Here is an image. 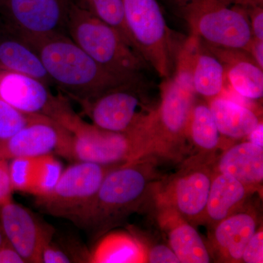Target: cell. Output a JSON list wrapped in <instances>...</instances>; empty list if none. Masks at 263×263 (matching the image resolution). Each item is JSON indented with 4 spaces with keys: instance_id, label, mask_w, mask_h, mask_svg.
I'll return each mask as SVG.
<instances>
[{
    "instance_id": "1",
    "label": "cell",
    "mask_w": 263,
    "mask_h": 263,
    "mask_svg": "<svg viewBox=\"0 0 263 263\" xmlns=\"http://www.w3.org/2000/svg\"><path fill=\"white\" fill-rule=\"evenodd\" d=\"M157 158L147 156L116 166L105 176L98 193L76 221L100 238L154 200L161 180Z\"/></svg>"
},
{
    "instance_id": "2",
    "label": "cell",
    "mask_w": 263,
    "mask_h": 263,
    "mask_svg": "<svg viewBox=\"0 0 263 263\" xmlns=\"http://www.w3.org/2000/svg\"><path fill=\"white\" fill-rule=\"evenodd\" d=\"M200 41L191 35L180 48L176 70L161 86L160 103L147 127L154 157L179 162L189 152L187 128L196 92L193 67Z\"/></svg>"
},
{
    "instance_id": "3",
    "label": "cell",
    "mask_w": 263,
    "mask_h": 263,
    "mask_svg": "<svg viewBox=\"0 0 263 263\" xmlns=\"http://www.w3.org/2000/svg\"><path fill=\"white\" fill-rule=\"evenodd\" d=\"M16 37L36 52L52 84L77 103L123 85L140 83L107 70L63 33Z\"/></svg>"
},
{
    "instance_id": "4",
    "label": "cell",
    "mask_w": 263,
    "mask_h": 263,
    "mask_svg": "<svg viewBox=\"0 0 263 263\" xmlns=\"http://www.w3.org/2000/svg\"><path fill=\"white\" fill-rule=\"evenodd\" d=\"M66 30L89 57L118 76L140 80L141 70L148 65L117 29L72 2Z\"/></svg>"
},
{
    "instance_id": "5",
    "label": "cell",
    "mask_w": 263,
    "mask_h": 263,
    "mask_svg": "<svg viewBox=\"0 0 263 263\" xmlns=\"http://www.w3.org/2000/svg\"><path fill=\"white\" fill-rule=\"evenodd\" d=\"M183 13L191 34L221 49L248 51L252 29L243 10L226 0H186Z\"/></svg>"
},
{
    "instance_id": "6",
    "label": "cell",
    "mask_w": 263,
    "mask_h": 263,
    "mask_svg": "<svg viewBox=\"0 0 263 263\" xmlns=\"http://www.w3.org/2000/svg\"><path fill=\"white\" fill-rule=\"evenodd\" d=\"M212 162L192 155L181 168L159 183L156 206H166L179 213L193 226L203 224L208 198L214 171Z\"/></svg>"
},
{
    "instance_id": "7",
    "label": "cell",
    "mask_w": 263,
    "mask_h": 263,
    "mask_svg": "<svg viewBox=\"0 0 263 263\" xmlns=\"http://www.w3.org/2000/svg\"><path fill=\"white\" fill-rule=\"evenodd\" d=\"M124 18L134 47L160 77H170L173 43L157 0H122Z\"/></svg>"
},
{
    "instance_id": "8",
    "label": "cell",
    "mask_w": 263,
    "mask_h": 263,
    "mask_svg": "<svg viewBox=\"0 0 263 263\" xmlns=\"http://www.w3.org/2000/svg\"><path fill=\"white\" fill-rule=\"evenodd\" d=\"M74 160L115 165L153 156L146 129L117 133L81 120L72 131Z\"/></svg>"
},
{
    "instance_id": "9",
    "label": "cell",
    "mask_w": 263,
    "mask_h": 263,
    "mask_svg": "<svg viewBox=\"0 0 263 263\" xmlns=\"http://www.w3.org/2000/svg\"><path fill=\"white\" fill-rule=\"evenodd\" d=\"M139 84L123 85L79 104L91 124L100 129L117 133L141 130L149 124L156 107Z\"/></svg>"
},
{
    "instance_id": "10",
    "label": "cell",
    "mask_w": 263,
    "mask_h": 263,
    "mask_svg": "<svg viewBox=\"0 0 263 263\" xmlns=\"http://www.w3.org/2000/svg\"><path fill=\"white\" fill-rule=\"evenodd\" d=\"M117 165L79 161L62 171L49 193L37 197V204L50 215L76 223L92 202L105 176Z\"/></svg>"
},
{
    "instance_id": "11",
    "label": "cell",
    "mask_w": 263,
    "mask_h": 263,
    "mask_svg": "<svg viewBox=\"0 0 263 263\" xmlns=\"http://www.w3.org/2000/svg\"><path fill=\"white\" fill-rule=\"evenodd\" d=\"M49 86L31 76L0 71V98L25 113L50 118L72 133L82 119Z\"/></svg>"
},
{
    "instance_id": "12",
    "label": "cell",
    "mask_w": 263,
    "mask_h": 263,
    "mask_svg": "<svg viewBox=\"0 0 263 263\" xmlns=\"http://www.w3.org/2000/svg\"><path fill=\"white\" fill-rule=\"evenodd\" d=\"M70 0H0V16L8 32L38 36L66 30Z\"/></svg>"
},
{
    "instance_id": "13",
    "label": "cell",
    "mask_w": 263,
    "mask_h": 263,
    "mask_svg": "<svg viewBox=\"0 0 263 263\" xmlns=\"http://www.w3.org/2000/svg\"><path fill=\"white\" fill-rule=\"evenodd\" d=\"M72 143L73 136L70 130L53 119L43 117L0 141V160L53 154L74 160Z\"/></svg>"
},
{
    "instance_id": "14",
    "label": "cell",
    "mask_w": 263,
    "mask_h": 263,
    "mask_svg": "<svg viewBox=\"0 0 263 263\" xmlns=\"http://www.w3.org/2000/svg\"><path fill=\"white\" fill-rule=\"evenodd\" d=\"M0 224L7 240L26 262L41 263L43 247L54 234L51 227L42 224L29 210L13 201L0 205Z\"/></svg>"
},
{
    "instance_id": "15",
    "label": "cell",
    "mask_w": 263,
    "mask_h": 263,
    "mask_svg": "<svg viewBox=\"0 0 263 263\" xmlns=\"http://www.w3.org/2000/svg\"><path fill=\"white\" fill-rule=\"evenodd\" d=\"M257 213L253 209L235 212L211 228V254L218 262H241L246 246L257 228Z\"/></svg>"
},
{
    "instance_id": "16",
    "label": "cell",
    "mask_w": 263,
    "mask_h": 263,
    "mask_svg": "<svg viewBox=\"0 0 263 263\" xmlns=\"http://www.w3.org/2000/svg\"><path fill=\"white\" fill-rule=\"evenodd\" d=\"M161 229L167 235L169 247L180 263H209L212 254L193 224L174 209L157 206Z\"/></svg>"
},
{
    "instance_id": "17",
    "label": "cell",
    "mask_w": 263,
    "mask_h": 263,
    "mask_svg": "<svg viewBox=\"0 0 263 263\" xmlns=\"http://www.w3.org/2000/svg\"><path fill=\"white\" fill-rule=\"evenodd\" d=\"M214 172L228 174L255 193L262 191L263 148L249 141L226 148L212 162Z\"/></svg>"
},
{
    "instance_id": "18",
    "label": "cell",
    "mask_w": 263,
    "mask_h": 263,
    "mask_svg": "<svg viewBox=\"0 0 263 263\" xmlns=\"http://www.w3.org/2000/svg\"><path fill=\"white\" fill-rule=\"evenodd\" d=\"M253 194L233 176L214 172L203 224L212 228L219 221L245 209Z\"/></svg>"
},
{
    "instance_id": "19",
    "label": "cell",
    "mask_w": 263,
    "mask_h": 263,
    "mask_svg": "<svg viewBox=\"0 0 263 263\" xmlns=\"http://www.w3.org/2000/svg\"><path fill=\"white\" fill-rule=\"evenodd\" d=\"M0 71L35 78L51 86V79L36 52L22 39L10 34L0 37Z\"/></svg>"
},
{
    "instance_id": "20",
    "label": "cell",
    "mask_w": 263,
    "mask_h": 263,
    "mask_svg": "<svg viewBox=\"0 0 263 263\" xmlns=\"http://www.w3.org/2000/svg\"><path fill=\"white\" fill-rule=\"evenodd\" d=\"M213 117L221 137L232 140L247 138L261 122L251 109L219 96L209 101Z\"/></svg>"
},
{
    "instance_id": "21",
    "label": "cell",
    "mask_w": 263,
    "mask_h": 263,
    "mask_svg": "<svg viewBox=\"0 0 263 263\" xmlns=\"http://www.w3.org/2000/svg\"><path fill=\"white\" fill-rule=\"evenodd\" d=\"M188 142L195 156L213 161L222 144V138L213 117L209 103L195 102L188 123Z\"/></svg>"
},
{
    "instance_id": "22",
    "label": "cell",
    "mask_w": 263,
    "mask_h": 263,
    "mask_svg": "<svg viewBox=\"0 0 263 263\" xmlns=\"http://www.w3.org/2000/svg\"><path fill=\"white\" fill-rule=\"evenodd\" d=\"M89 262H146V252L130 232H108L89 252Z\"/></svg>"
},
{
    "instance_id": "23",
    "label": "cell",
    "mask_w": 263,
    "mask_h": 263,
    "mask_svg": "<svg viewBox=\"0 0 263 263\" xmlns=\"http://www.w3.org/2000/svg\"><path fill=\"white\" fill-rule=\"evenodd\" d=\"M218 50L219 60H226V74L230 86L237 94L249 100H260L263 97V72L257 64L246 57L233 54L228 49Z\"/></svg>"
},
{
    "instance_id": "24",
    "label": "cell",
    "mask_w": 263,
    "mask_h": 263,
    "mask_svg": "<svg viewBox=\"0 0 263 263\" xmlns=\"http://www.w3.org/2000/svg\"><path fill=\"white\" fill-rule=\"evenodd\" d=\"M226 68L215 54L202 49L201 45L195 57L193 67V86L197 95L210 101L220 96L224 89Z\"/></svg>"
},
{
    "instance_id": "25",
    "label": "cell",
    "mask_w": 263,
    "mask_h": 263,
    "mask_svg": "<svg viewBox=\"0 0 263 263\" xmlns=\"http://www.w3.org/2000/svg\"><path fill=\"white\" fill-rule=\"evenodd\" d=\"M78 5L117 29L135 48L126 24L122 0H81L80 4Z\"/></svg>"
},
{
    "instance_id": "26",
    "label": "cell",
    "mask_w": 263,
    "mask_h": 263,
    "mask_svg": "<svg viewBox=\"0 0 263 263\" xmlns=\"http://www.w3.org/2000/svg\"><path fill=\"white\" fill-rule=\"evenodd\" d=\"M43 116L25 113L0 98V141L8 139Z\"/></svg>"
},
{
    "instance_id": "27",
    "label": "cell",
    "mask_w": 263,
    "mask_h": 263,
    "mask_svg": "<svg viewBox=\"0 0 263 263\" xmlns=\"http://www.w3.org/2000/svg\"><path fill=\"white\" fill-rule=\"evenodd\" d=\"M53 155L38 157L37 175L31 195L43 197L53 190L62 173L61 162Z\"/></svg>"
},
{
    "instance_id": "28",
    "label": "cell",
    "mask_w": 263,
    "mask_h": 263,
    "mask_svg": "<svg viewBox=\"0 0 263 263\" xmlns=\"http://www.w3.org/2000/svg\"><path fill=\"white\" fill-rule=\"evenodd\" d=\"M129 232L139 240L146 252V262L149 263H180L179 259L173 252L168 245L150 240L147 235L136 229H129Z\"/></svg>"
},
{
    "instance_id": "29",
    "label": "cell",
    "mask_w": 263,
    "mask_h": 263,
    "mask_svg": "<svg viewBox=\"0 0 263 263\" xmlns=\"http://www.w3.org/2000/svg\"><path fill=\"white\" fill-rule=\"evenodd\" d=\"M263 262V231L262 228L257 230L246 246L242 255L241 262Z\"/></svg>"
},
{
    "instance_id": "30",
    "label": "cell",
    "mask_w": 263,
    "mask_h": 263,
    "mask_svg": "<svg viewBox=\"0 0 263 263\" xmlns=\"http://www.w3.org/2000/svg\"><path fill=\"white\" fill-rule=\"evenodd\" d=\"M41 263L75 262L73 257L66 249L53 243V238L43 247L41 254Z\"/></svg>"
},
{
    "instance_id": "31",
    "label": "cell",
    "mask_w": 263,
    "mask_h": 263,
    "mask_svg": "<svg viewBox=\"0 0 263 263\" xmlns=\"http://www.w3.org/2000/svg\"><path fill=\"white\" fill-rule=\"evenodd\" d=\"M11 181L8 160H0V205L12 201Z\"/></svg>"
},
{
    "instance_id": "32",
    "label": "cell",
    "mask_w": 263,
    "mask_h": 263,
    "mask_svg": "<svg viewBox=\"0 0 263 263\" xmlns=\"http://www.w3.org/2000/svg\"><path fill=\"white\" fill-rule=\"evenodd\" d=\"M0 263H26L23 257L8 240L0 247Z\"/></svg>"
},
{
    "instance_id": "33",
    "label": "cell",
    "mask_w": 263,
    "mask_h": 263,
    "mask_svg": "<svg viewBox=\"0 0 263 263\" xmlns=\"http://www.w3.org/2000/svg\"><path fill=\"white\" fill-rule=\"evenodd\" d=\"M250 27L252 36L258 41H263V10L262 7H257L250 15Z\"/></svg>"
},
{
    "instance_id": "34",
    "label": "cell",
    "mask_w": 263,
    "mask_h": 263,
    "mask_svg": "<svg viewBox=\"0 0 263 263\" xmlns=\"http://www.w3.org/2000/svg\"><path fill=\"white\" fill-rule=\"evenodd\" d=\"M249 54H251V58L257 65L263 68V41H258L253 37L248 51Z\"/></svg>"
},
{
    "instance_id": "35",
    "label": "cell",
    "mask_w": 263,
    "mask_h": 263,
    "mask_svg": "<svg viewBox=\"0 0 263 263\" xmlns=\"http://www.w3.org/2000/svg\"><path fill=\"white\" fill-rule=\"evenodd\" d=\"M248 141L252 143L255 146L263 148V125L262 121L259 122L253 130L249 133L248 137Z\"/></svg>"
},
{
    "instance_id": "36",
    "label": "cell",
    "mask_w": 263,
    "mask_h": 263,
    "mask_svg": "<svg viewBox=\"0 0 263 263\" xmlns=\"http://www.w3.org/2000/svg\"><path fill=\"white\" fill-rule=\"evenodd\" d=\"M5 240H6V237H5L3 228H2L1 224H0V247L5 243Z\"/></svg>"
}]
</instances>
